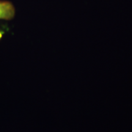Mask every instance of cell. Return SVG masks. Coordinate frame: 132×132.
I'll return each mask as SVG.
<instances>
[{"label":"cell","mask_w":132,"mask_h":132,"mask_svg":"<svg viewBox=\"0 0 132 132\" xmlns=\"http://www.w3.org/2000/svg\"><path fill=\"white\" fill-rule=\"evenodd\" d=\"M15 7L9 1H0V19L10 20L15 16Z\"/></svg>","instance_id":"1"},{"label":"cell","mask_w":132,"mask_h":132,"mask_svg":"<svg viewBox=\"0 0 132 132\" xmlns=\"http://www.w3.org/2000/svg\"><path fill=\"white\" fill-rule=\"evenodd\" d=\"M4 31H1L0 30V40H1V38L3 37V34H4Z\"/></svg>","instance_id":"2"}]
</instances>
